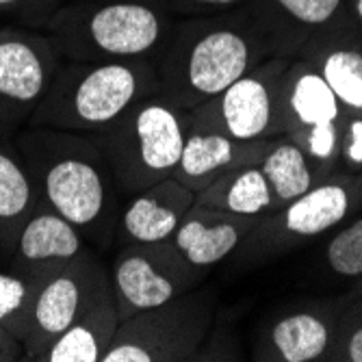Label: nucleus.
<instances>
[{
    "label": "nucleus",
    "instance_id": "obj_1",
    "mask_svg": "<svg viewBox=\"0 0 362 362\" xmlns=\"http://www.w3.org/2000/svg\"><path fill=\"white\" fill-rule=\"evenodd\" d=\"M44 206L68 219L95 252L115 241L124 197L111 165L89 135L26 126L13 137Z\"/></svg>",
    "mask_w": 362,
    "mask_h": 362
},
{
    "label": "nucleus",
    "instance_id": "obj_2",
    "mask_svg": "<svg viewBox=\"0 0 362 362\" xmlns=\"http://www.w3.org/2000/svg\"><path fill=\"white\" fill-rule=\"evenodd\" d=\"M156 91V70L144 59L81 61L70 68H59L28 126L93 135Z\"/></svg>",
    "mask_w": 362,
    "mask_h": 362
},
{
    "label": "nucleus",
    "instance_id": "obj_3",
    "mask_svg": "<svg viewBox=\"0 0 362 362\" xmlns=\"http://www.w3.org/2000/svg\"><path fill=\"white\" fill-rule=\"evenodd\" d=\"M189 128L191 111L176 107L156 91L89 137L105 152L126 200L174 176Z\"/></svg>",
    "mask_w": 362,
    "mask_h": 362
},
{
    "label": "nucleus",
    "instance_id": "obj_4",
    "mask_svg": "<svg viewBox=\"0 0 362 362\" xmlns=\"http://www.w3.org/2000/svg\"><path fill=\"white\" fill-rule=\"evenodd\" d=\"M215 313L209 288H191L119 321L103 362H187L204 345Z\"/></svg>",
    "mask_w": 362,
    "mask_h": 362
},
{
    "label": "nucleus",
    "instance_id": "obj_5",
    "mask_svg": "<svg viewBox=\"0 0 362 362\" xmlns=\"http://www.w3.org/2000/svg\"><path fill=\"white\" fill-rule=\"evenodd\" d=\"M250 70V44L233 28H213L172 50L156 68L158 93L185 111L219 95Z\"/></svg>",
    "mask_w": 362,
    "mask_h": 362
},
{
    "label": "nucleus",
    "instance_id": "obj_6",
    "mask_svg": "<svg viewBox=\"0 0 362 362\" xmlns=\"http://www.w3.org/2000/svg\"><path fill=\"white\" fill-rule=\"evenodd\" d=\"M206 272L193 267L172 241L117 247L109 267L119 321L195 288Z\"/></svg>",
    "mask_w": 362,
    "mask_h": 362
},
{
    "label": "nucleus",
    "instance_id": "obj_7",
    "mask_svg": "<svg viewBox=\"0 0 362 362\" xmlns=\"http://www.w3.org/2000/svg\"><path fill=\"white\" fill-rule=\"evenodd\" d=\"M165 35L160 13L139 0H113L91 9L78 24H63L70 57L81 61L146 59Z\"/></svg>",
    "mask_w": 362,
    "mask_h": 362
},
{
    "label": "nucleus",
    "instance_id": "obj_8",
    "mask_svg": "<svg viewBox=\"0 0 362 362\" xmlns=\"http://www.w3.org/2000/svg\"><path fill=\"white\" fill-rule=\"evenodd\" d=\"M54 50L42 40L0 35V137L13 139L28 126L59 72Z\"/></svg>",
    "mask_w": 362,
    "mask_h": 362
},
{
    "label": "nucleus",
    "instance_id": "obj_9",
    "mask_svg": "<svg viewBox=\"0 0 362 362\" xmlns=\"http://www.w3.org/2000/svg\"><path fill=\"white\" fill-rule=\"evenodd\" d=\"M107 276L109 267H105L103 258L93 247H87L37 288L30 330L22 343L24 360L42 362L46 349L74 323Z\"/></svg>",
    "mask_w": 362,
    "mask_h": 362
},
{
    "label": "nucleus",
    "instance_id": "obj_10",
    "mask_svg": "<svg viewBox=\"0 0 362 362\" xmlns=\"http://www.w3.org/2000/svg\"><path fill=\"white\" fill-rule=\"evenodd\" d=\"M191 126L209 128L237 141H260L284 128L278 98L265 76L245 74L219 95L191 111Z\"/></svg>",
    "mask_w": 362,
    "mask_h": 362
},
{
    "label": "nucleus",
    "instance_id": "obj_11",
    "mask_svg": "<svg viewBox=\"0 0 362 362\" xmlns=\"http://www.w3.org/2000/svg\"><path fill=\"white\" fill-rule=\"evenodd\" d=\"M341 105L334 91L317 72H304L295 78L284 98V130L298 139L308 158L330 163L339 150Z\"/></svg>",
    "mask_w": 362,
    "mask_h": 362
},
{
    "label": "nucleus",
    "instance_id": "obj_12",
    "mask_svg": "<svg viewBox=\"0 0 362 362\" xmlns=\"http://www.w3.org/2000/svg\"><path fill=\"white\" fill-rule=\"evenodd\" d=\"M87 247L91 245L78 228L40 204L22 226L5 265L35 284H44L52 274L63 269Z\"/></svg>",
    "mask_w": 362,
    "mask_h": 362
},
{
    "label": "nucleus",
    "instance_id": "obj_13",
    "mask_svg": "<svg viewBox=\"0 0 362 362\" xmlns=\"http://www.w3.org/2000/svg\"><path fill=\"white\" fill-rule=\"evenodd\" d=\"M195 204V193L178 182L174 176L160 180L124 200L115 245L133 243H160L170 241L185 213Z\"/></svg>",
    "mask_w": 362,
    "mask_h": 362
},
{
    "label": "nucleus",
    "instance_id": "obj_14",
    "mask_svg": "<svg viewBox=\"0 0 362 362\" xmlns=\"http://www.w3.org/2000/svg\"><path fill=\"white\" fill-rule=\"evenodd\" d=\"M254 221L256 217L233 215L195 202L185 213L170 241L193 267L206 272L237 250Z\"/></svg>",
    "mask_w": 362,
    "mask_h": 362
},
{
    "label": "nucleus",
    "instance_id": "obj_15",
    "mask_svg": "<svg viewBox=\"0 0 362 362\" xmlns=\"http://www.w3.org/2000/svg\"><path fill=\"white\" fill-rule=\"evenodd\" d=\"M262 148L256 141H237L217 130L191 126L174 178L197 195L230 170L258 160L265 154Z\"/></svg>",
    "mask_w": 362,
    "mask_h": 362
},
{
    "label": "nucleus",
    "instance_id": "obj_16",
    "mask_svg": "<svg viewBox=\"0 0 362 362\" xmlns=\"http://www.w3.org/2000/svg\"><path fill=\"white\" fill-rule=\"evenodd\" d=\"M119 325V313L109 276L98 284L74 323L46 349L42 362H103Z\"/></svg>",
    "mask_w": 362,
    "mask_h": 362
},
{
    "label": "nucleus",
    "instance_id": "obj_17",
    "mask_svg": "<svg viewBox=\"0 0 362 362\" xmlns=\"http://www.w3.org/2000/svg\"><path fill=\"white\" fill-rule=\"evenodd\" d=\"M42 204L13 139L0 137V265L9 260L26 219Z\"/></svg>",
    "mask_w": 362,
    "mask_h": 362
},
{
    "label": "nucleus",
    "instance_id": "obj_18",
    "mask_svg": "<svg viewBox=\"0 0 362 362\" xmlns=\"http://www.w3.org/2000/svg\"><path fill=\"white\" fill-rule=\"evenodd\" d=\"M195 202L243 217H258L278 206L269 180L262 174L258 160L230 170L197 193Z\"/></svg>",
    "mask_w": 362,
    "mask_h": 362
},
{
    "label": "nucleus",
    "instance_id": "obj_19",
    "mask_svg": "<svg viewBox=\"0 0 362 362\" xmlns=\"http://www.w3.org/2000/svg\"><path fill=\"white\" fill-rule=\"evenodd\" d=\"M349 189L343 182H323L286 204L280 228L291 237H317L349 213Z\"/></svg>",
    "mask_w": 362,
    "mask_h": 362
},
{
    "label": "nucleus",
    "instance_id": "obj_20",
    "mask_svg": "<svg viewBox=\"0 0 362 362\" xmlns=\"http://www.w3.org/2000/svg\"><path fill=\"white\" fill-rule=\"evenodd\" d=\"M260 170L280 204H288L315 185L310 158L298 144H278L258 158Z\"/></svg>",
    "mask_w": 362,
    "mask_h": 362
},
{
    "label": "nucleus",
    "instance_id": "obj_21",
    "mask_svg": "<svg viewBox=\"0 0 362 362\" xmlns=\"http://www.w3.org/2000/svg\"><path fill=\"white\" fill-rule=\"evenodd\" d=\"M272 341L280 360L310 362L330 345V327L310 313H295L274 325Z\"/></svg>",
    "mask_w": 362,
    "mask_h": 362
},
{
    "label": "nucleus",
    "instance_id": "obj_22",
    "mask_svg": "<svg viewBox=\"0 0 362 362\" xmlns=\"http://www.w3.org/2000/svg\"><path fill=\"white\" fill-rule=\"evenodd\" d=\"M42 284L24 278L22 274L0 265V323L24 343L30 330L35 295Z\"/></svg>",
    "mask_w": 362,
    "mask_h": 362
},
{
    "label": "nucleus",
    "instance_id": "obj_23",
    "mask_svg": "<svg viewBox=\"0 0 362 362\" xmlns=\"http://www.w3.org/2000/svg\"><path fill=\"white\" fill-rule=\"evenodd\" d=\"M321 76L334 91L339 105L362 113V54L356 50H334L325 57Z\"/></svg>",
    "mask_w": 362,
    "mask_h": 362
},
{
    "label": "nucleus",
    "instance_id": "obj_24",
    "mask_svg": "<svg viewBox=\"0 0 362 362\" xmlns=\"http://www.w3.org/2000/svg\"><path fill=\"white\" fill-rule=\"evenodd\" d=\"M327 262L341 276L362 274V219L347 226L327 245Z\"/></svg>",
    "mask_w": 362,
    "mask_h": 362
},
{
    "label": "nucleus",
    "instance_id": "obj_25",
    "mask_svg": "<svg viewBox=\"0 0 362 362\" xmlns=\"http://www.w3.org/2000/svg\"><path fill=\"white\" fill-rule=\"evenodd\" d=\"M278 3L304 24H323L339 9L341 0H278Z\"/></svg>",
    "mask_w": 362,
    "mask_h": 362
},
{
    "label": "nucleus",
    "instance_id": "obj_26",
    "mask_svg": "<svg viewBox=\"0 0 362 362\" xmlns=\"http://www.w3.org/2000/svg\"><path fill=\"white\" fill-rule=\"evenodd\" d=\"M343 156L354 168L362 165V117H354L347 124V139H345Z\"/></svg>",
    "mask_w": 362,
    "mask_h": 362
},
{
    "label": "nucleus",
    "instance_id": "obj_27",
    "mask_svg": "<svg viewBox=\"0 0 362 362\" xmlns=\"http://www.w3.org/2000/svg\"><path fill=\"white\" fill-rule=\"evenodd\" d=\"M24 360V347L22 343L0 323V362H16Z\"/></svg>",
    "mask_w": 362,
    "mask_h": 362
},
{
    "label": "nucleus",
    "instance_id": "obj_28",
    "mask_svg": "<svg viewBox=\"0 0 362 362\" xmlns=\"http://www.w3.org/2000/svg\"><path fill=\"white\" fill-rule=\"evenodd\" d=\"M347 360L362 362V327H358L347 343Z\"/></svg>",
    "mask_w": 362,
    "mask_h": 362
},
{
    "label": "nucleus",
    "instance_id": "obj_29",
    "mask_svg": "<svg viewBox=\"0 0 362 362\" xmlns=\"http://www.w3.org/2000/svg\"><path fill=\"white\" fill-rule=\"evenodd\" d=\"M191 5H200V7H228L235 5L237 0H189Z\"/></svg>",
    "mask_w": 362,
    "mask_h": 362
},
{
    "label": "nucleus",
    "instance_id": "obj_30",
    "mask_svg": "<svg viewBox=\"0 0 362 362\" xmlns=\"http://www.w3.org/2000/svg\"><path fill=\"white\" fill-rule=\"evenodd\" d=\"M24 0H0V9H13L18 5H22Z\"/></svg>",
    "mask_w": 362,
    "mask_h": 362
},
{
    "label": "nucleus",
    "instance_id": "obj_31",
    "mask_svg": "<svg viewBox=\"0 0 362 362\" xmlns=\"http://www.w3.org/2000/svg\"><path fill=\"white\" fill-rule=\"evenodd\" d=\"M358 16H360V20H362V0H358Z\"/></svg>",
    "mask_w": 362,
    "mask_h": 362
}]
</instances>
